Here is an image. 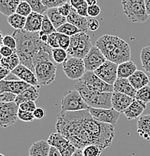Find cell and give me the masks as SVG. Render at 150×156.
I'll use <instances>...</instances> for the list:
<instances>
[{"label": "cell", "mask_w": 150, "mask_h": 156, "mask_svg": "<svg viewBox=\"0 0 150 156\" xmlns=\"http://www.w3.org/2000/svg\"><path fill=\"white\" fill-rule=\"evenodd\" d=\"M49 156H62V155H61V152H59L58 149H56V148L54 147V146H51V147H50Z\"/></svg>", "instance_id": "9f6ffc18"}, {"label": "cell", "mask_w": 150, "mask_h": 156, "mask_svg": "<svg viewBox=\"0 0 150 156\" xmlns=\"http://www.w3.org/2000/svg\"><path fill=\"white\" fill-rule=\"evenodd\" d=\"M0 156H5V155H3V154H0Z\"/></svg>", "instance_id": "6125c7cd"}, {"label": "cell", "mask_w": 150, "mask_h": 156, "mask_svg": "<svg viewBox=\"0 0 150 156\" xmlns=\"http://www.w3.org/2000/svg\"><path fill=\"white\" fill-rule=\"evenodd\" d=\"M92 47L90 35L86 32H81L70 37V44L67 51L71 56L84 58Z\"/></svg>", "instance_id": "5b68a950"}, {"label": "cell", "mask_w": 150, "mask_h": 156, "mask_svg": "<svg viewBox=\"0 0 150 156\" xmlns=\"http://www.w3.org/2000/svg\"><path fill=\"white\" fill-rule=\"evenodd\" d=\"M72 8V6L71 5L70 3L67 2V3H66V4L60 6L59 8H58V9L59 12H60L63 16L67 17V16L70 14Z\"/></svg>", "instance_id": "681fc988"}, {"label": "cell", "mask_w": 150, "mask_h": 156, "mask_svg": "<svg viewBox=\"0 0 150 156\" xmlns=\"http://www.w3.org/2000/svg\"><path fill=\"white\" fill-rule=\"evenodd\" d=\"M30 84L22 80H2L0 81V92H10L18 95L29 88Z\"/></svg>", "instance_id": "2e32d148"}, {"label": "cell", "mask_w": 150, "mask_h": 156, "mask_svg": "<svg viewBox=\"0 0 150 156\" xmlns=\"http://www.w3.org/2000/svg\"><path fill=\"white\" fill-rule=\"evenodd\" d=\"M135 99L140 101L145 104L150 102V87L149 85L141 88L137 91Z\"/></svg>", "instance_id": "d590c367"}, {"label": "cell", "mask_w": 150, "mask_h": 156, "mask_svg": "<svg viewBox=\"0 0 150 156\" xmlns=\"http://www.w3.org/2000/svg\"><path fill=\"white\" fill-rule=\"evenodd\" d=\"M84 156H100L103 150L96 145H88L82 149Z\"/></svg>", "instance_id": "ab89813d"}, {"label": "cell", "mask_w": 150, "mask_h": 156, "mask_svg": "<svg viewBox=\"0 0 150 156\" xmlns=\"http://www.w3.org/2000/svg\"><path fill=\"white\" fill-rule=\"evenodd\" d=\"M70 0H42L44 5L49 9H55L59 8L63 5L67 3Z\"/></svg>", "instance_id": "7bdbcfd3"}, {"label": "cell", "mask_w": 150, "mask_h": 156, "mask_svg": "<svg viewBox=\"0 0 150 156\" xmlns=\"http://www.w3.org/2000/svg\"><path fill=\"white\" fill-rule=\"evenodd\" d=\"M89 108L90 107L77 90L68 91L61 100V111H80Z\"/></svg>", "instance_id": "52a82bcc"}, {"label": "cell", "mask_w": 150, "mask_h": 156, "mask_svg": "<svg viewBox=\"0 0 150 156\" xmlns=\"http://www.w3.org/2000/svg\"><path fill=\"white\" fill-rule=\"evenodd\" d=\"M25 1L30 5L33 12L43 14L48 10L47 8L44 5L42 0H25Z\"/></svg>", "instance_id": "74e56055"}, {"label": "cell", "mask_w": 150, "mask_h": 156, "mask_svg": "<svg viewBox=\"0 0 150 156\" xmlns=\"http://www.w3.org/2000/svg\"><path fill=\"white\" fill-rule=\"evenodd\" d=\"M0 62H1V66L12 71L20 64V59L17 53L15 51L11 56L2 57Z\"/></svg>", "instance_id": "f546056e"}, {"label": "cell", "mask_w": 150, "mask_h": 156, "mask_svg": "<svg viewBox=\"0 0 150 156\" xmlns=\"http://www.w3.org/2000/svg\"><path fill=\"white\" fill-rule=\"evenodd\" d=\"M71 5L77 11L81 16L85 17H88V5L85 0H70Z\"/></svg>", "instance_id": "1f68e13d"}, {"label": "cell", "mask_w": 150, "mask_h": 156, "mask_svg": "<svg viewBox=\"0 0 150 156\" xmlns=\"http://www.w3.org/2000/svg\"><path fill=\"white\" fill-rule=\"evenodd\" d=\"M56 31H57V32H60V33L64 34V35H67L70 37L78 33V32H81L79 29L68 22L63 24L61 27L56 29Z\"/></svg>", "instance_id": "836d02e7"}, {"label": "cell", "mask_w": 150, "mask_h": 156, "mask_svg": "<svg viewBox=\"0 0 150 156\" xmlns=\"http://www.w3.org/2000/svg\"><path fill=\"white\" fill-rule=\"evenodd\" d=\"M146 104L135 99L128 108L124 112V114L128 120H133L140 117L142 113L146 109Z\"/></svg>", "instance_id": "7402d4cb"}, {"label": "cell", "mask_w": 150, "mask_h": 156, "mask_svg": "<svg viewBox=\"0 0 150 156\" xmlns=\"http://www.w3.org/2000/svg\"><path fill=\"white\" fill-rule=\"evenodd\" d=\"M135 98L125 94L114 92L111 97L112 108L118 111L119 113H124L127 108L132 105Z\"/></svg>", "instance_id": "ac0fdd59"}, {"label": "cell", "mask_w": 150, "mask_h": 156, "mask_svg": "<svg viewBox=\"0 0 150 156\" xmlns=\"http://www.w3.org/2000/svg\"><path fill=\"white\" fill-rule=\"evenodd\" d=\"M145 7H146V11L148 15H150V0H144Z\"/></svg>", "instance_id": "6f0895ef"}, {"label": "cell", "mask_w": 150, "mask_h": 156, "mask_svg": "<svg viewBox=\"0 0 150 156\" xmlns=\"http://www.w3.org/2000/svg\"><path fill=\"white\" fill-rule=\"evenodd\" d=\"M8 22L11 27L17 29H24L26 23V17L20 15L17 13H14L12 15L8 17Z\"/></svg>", "instance_id": "4dcf8cb0"}, {"label": "cell", "mask_w": 150, "mask_h": 156, "mask_svg": "<svg viewBox=\"0 0 150 156\" xmlns=\"http://www.w3.org/2000/svg\"><path fill=\"white\" fill-rule=\"evenodd\" d=\"M32 7L30 6V5L26 1H21L19 4L18 7H17V11L16 13L20 14V15L24 16V17H27L28 15L32 13Z\"/></svg>", "instance_id": "f35d334b"}, {"label": "cell", "mask_w": 150, "mask_h": 156, "mask_svg": "<svg viewBox=\"0 0 150 156\" xmlns=\"http://www.w3.org/2000/svg\"><path fill=\"white\" fill-rule=\"evenodd\" d=\"M67 22L75 26L77 28L79 29L81 32H86L87 33V32L89 31L88 27V20H87L86 17L81 16L73 7L71 9L70 14L67 16Z\"/></svg>", "instance_id": "44dd1931"}, {"label": "cell", "mask_w": 150, "mask_h": 156, "mask_svg": "<svg viewBox=\"0 0 150 156\" xmlns=\"http://www.w3.org/2000/svg\"><path fill=\"white\" fill-rule=\"evenodd\" d=\"M40 86L35 87V86H31L29 88L25 89L24 92L18 95L16 98L15 102L18 105L25 101H35L37 99L39 98L40 95Z\"/></svg>", "instance_id": "603a6c76"}, {"label": "cell", "mask_w": 150, "mask_h": 156, "mask_svg": "<svg viewBox=\"0 0 150 156\" xmlns=\"http://www.w3.org/2000/svg\"><path fill=\"white\" fill-rule=\"evenodd\" d=\"M88 27L89 31L94 32V31H96L99 28V22L96 19L91 18L88 20Z\"/></svg>", "instance_id": "816d5d0a"}, {"label": "cell", "mask_w": 150, "mask_h": 156, "mask_svg": "<svg viewBox=\"0 0 150 156\" xmlns=\"http://www.w3.org/2000/svg\"><path fill=\"white\" fill-rule=\"evenodd\" d=\"M88 5H96L97 3V0H85Z\"/></svg>", "instance_id": "94428289"}, {"label": "cell", "mask_w": 150, "mask_h": 156, "mask_svg": "<svg viewBox=\"0 0 150 156\" xmlns=\"http://www.w3.org/2000/svg\"><path fill=\"white\" fill-rule=\"evenodd\" d=\"M10 73H11L10 70L1 66L0 67V79H1V80H5V78L7 77Z\"/></svg>", "instance_id": "db71d44e"}, {"label": "cell", "mask_w": 150, "mask_h": 156, "mask_svg": "<svg viewBox=\"0 0 150 156\" xmlns=\"http://www.w3.org/2000/svg\"><path fill=\"white\" fill-rule=\"evenodd\" d=\"M130 83L136 90H139L141 88L149 84V78L147 74L140 70H137L131 77L128 78Z\"/></svg>", "instance_id": "cb8c5ba5"}, {"label": "cell", "mask_w": 150, "mask_h": 156, "mask_svg": "<svg viewBox=\"0 0 150 156\" xmlns=\"http://www.w3.org/2000/svg\"><path fill=\"white\" fill-rule=\"evenodd\" d=\"M19 107H20V109H21V110H22L32 112V113H33V112L35 110V109L37 108V106L35 101H25V102H23V103L20 104V105H19Z\"/></svg>", "instance_id": "bcb514c9"}, {"label": "cell", "mask_w": 150, "mask_h": 156, "mask_svg": "<svg viewBox=\"0 0 150 156\" xmlns=\"http://www.w3.org/2000/svg\"><path fill=\"white\" fill-rule=\"evenodd\" d=\"M19 105L14 102L2 103L0 102V126L2 128L15 124L18 119Z\"/></svg>", "instance_id": "9c48e42d"}, {"label": "cell", "mask_w": 150, "mask_h": 156, "mask_svg": "<svg viewBox=\"0 0 150 156\" xmlns=\"http://www.w3.org/2000/svg\"><path fill=\"white\" fill-rule=\"evenodd\" d=\"M46 15L51 20L52 23L55 27V28L57 29L58 28L61 27L63 24L66 23L67 22V17L63 16L62 14L59 12L58 8L55 9H49L46 11Z\"/></svg>", "instance_id": "83f0119b"}, {"label": "cell", "mask_w": 150, "mask_h": 156, "mask_svg": "<svg viewBox=\"0 0 150 156\" xmlns=\"http://www.w3.org/2000/svg\"><path fill=\"white\" fill-rule=\"evenodd\" d=\"M117 69H118V64L109 60H106L105 62L103 63L99 68H97L94 73L103 81L110 85H114L115 81L118 78Z\"/></svg>", "instance_id": "5bb4252c"}, {"label": "cell", "mask_w": 150, "mask_h": 156, "mask_svg": "<svg viewBox=\"0 0 150 156\" xmlns=\"http://www.w3.org/2000/svg\"><path fill=\"white\" fill-rule=\"evenodd\" d=\"M57 38L60 48L67 50L70 44V37L60 32H57Z\"/></svg>", "instance_id": "60d3db41"}, {"label": "cell", "mask_w": 150, "mask_h": 156, "mask_svg": "<svg viewBox=\"0 0 150 156\" xmlns=\"http://www.w3.org/2000/svg\"><path fill=\"white\" fill-rule=\"evenodd\" d=\"M18 119L22 122H33L35 119V116L32 112L25 111L19 108L18 111Z\"/></svg>", "instance_id": "ee69618b"}, {"label": "cell", "mask_w": 150, "mask_h": 156, "mask_svg": "<svg viewBox=\"0 0 150 156\" xmlns=\"http://www.w3.org/2000/svg\"><path fill=\"white\" fill-rule=\"evenodd\" d=\"M72 156H84L83 151H82V149H77V150L74 152V154Z\"/></svg>", "instance_id": "91938a15"}, {"label": "cell", "mask_w": 150, "mask_h": 156, "mask_svg": "<svg viewBox=\"0 0 150 156\" xmlns=\"http://www.w3.org/2000/svg\"><path fill=\"white\" fill-rule=\"evenodd\" d=\"M47 141L50 146L58 149L62 156H72L77 150V148L59 132L52 133Z\"/></svg>", "instance_id": "8fae6325"}, {"label": "cell", "mask_w": 150, "mask_h": 156, "mask_svg": "<svg viewBox=\"0 0 150 156\" xmlns=\"http://www.w3.org/2000/svg\"><path fill=\"white\" fill-rule=\"evenodd\" d=\"M96 46L102 52L107 60L120 65L131 58V48L125 41L117 35H105L96 41Z\"/></svg>", "instance_id": "3957f363"}, {"label": "cell", "mask_w": 150, "mask_h": 156, "mask_svg": "<svg viewBox=\"0 0 150 156\" xmlns=\"http://www.w3.org/2000/svg\"><path fill=\"white\" fill-rule=\"evenodd\" d=\"M137 66L134 62L127 61L118 65L117 75L120 78H126L128 79L135 71H137Z\"/></svg>", "instance_id": "4316f807"}, {"label": "cell", "mask_w": 150, "mask_h": 156, "mask_svg": "<svg viewBox=\"0 0 150 156\" xmlns=\"http://www.w3.org/2000/svg\"><path fill=\"white\" fill-rule=\"evenodd\" d=\"M3 45L8 47L14 50H17V41L13 35H5L3 37L1 41V46Z\"/></svg>", "instance_id": "b9f144b4"}, {"label": "cell", "mask_w": 150, "mask_h": 156, "mask_svg": "<svg viewBox=\"0 0 150 156\" xmlns=\"http://www.w3.org/2000/svg\"><path fill=\"white\" fill-rule=\"evenodd\" d=\"M50 144L48 141L39 140L34 143L28 150L29 156H49Z\"/></svg>", "instance_id": "d4e9b609"}, {"label": "cell", "mask_w": 150, "mask_h": 156, "mask_svg": "<svg viewBox=\"0 0 150 156\" xmlns=\"http://www.w3.org/2000/svg\"><path fill=\"white\" fill-rule=\"evenodd\" d=\"M55 128L57 132L69 140L77 149H83L87 146L92 145L84 126L83 110L61 111L58 115Z\"/></svg>", "instance_id": "6da1fadb"}, {"label": "cell", "mask_w": 150, "mask_h": 156, "mask_svg": "<svg viewBox=\"0 0 150 156\" xmlns=\"http://www.w3.org/2000/svg\"><path fill=\"white\" fill-rule=\"evenodd\" d=\"M44 15L37 12L31 13L26 17V23L24 29L32 32H39L41 30Z\"/></svg>", "instance_id": "d6986e66"}, {"label": "cell", "mask_w": 150, "mask_h": 156, "mask_svg": "<svg viewBox=\"0 0 150 156\" xmlns=\"http://www.w3.org/2000/svg\"><path fill=\"white\" fill-rule=\"evenodd\" d=\"M56 29L55 28V27L53 26V24L52 23L51 20L49 19V17H47V15H44V18H43V24H42L41 30L40 31V34H46V35H51V34L55 33L56 32Z\"/></svg>", "instance_id": "8d00e7d4"}, {"label": "cell", "mask_w": 150, "mask_h": 156, "mask_svg": "<svg viewBox=\"0 0 150 156\" xmlns=\"http://www.w3.org/2000/svg\"><path fill=\"white\" fill-rule=\"evenodd\" d=\"M20 2V0H0V11L9 17L16 13Z\"/></svg>", "instance_id": "f1b7e54d"}, {"label": "cell", "mask_w": 150, "mask_h": 156, "mask_svg": "<svg viewBox=\"0 0 150 156\" xmlns=\"http://www.w3.org/2000/svg\"><path fill=\"white\" fill-rule=\"evenodd\" d=\"M63 71L67 77L70 80H80L86 73L83 58L73 57L67 58L63 63Z\"/></svg>", "instance_id": "ba28073f"}, {"label": "cell", "mask_w": 150, "mask_h": 156, "mask_svg": "<svg viewBox=\"0 0 150 156\" xmlns=\"http://www.w3.org/2000/svg\"><path fill=\"white\" fill-rule=\"evenodd\" d=\"M33 113L35 118L38 120L42 119L46 115V112H45V110L43 107H37L35 111L33 112Z\"/></svg>", "instance_id": "f5cc1de1"}, {"label": "cell", "mask_w": 150, "mask_h": 156, "mask_svg": "<svg viewBox=\"0 0 150 156\" xmlns=\"http://www.w3.org/2000/svg\"><path fill=\"white\" fill-rule=\"evenodd\" d=\"M17 95L10 92H4L0 93V102L2 103H11L14 102L17 98Z\"/></svg>", "instance_id": "f6af8a7d"}, {"label": "cell", "mask_w": 150, "mask_h": 156, "mask_svg": "<svg viewBox=\"0 0 150 156\" xmlns=\"http://www.w3.org/2000/svg\"><path fill=\"white\" fill-rule=\"evenodd\" d=\"M17 41V50L20 64L29 68L35 72L36 56L47 44L40 38L39 32H32L25 29H16L12 34Z\"/></svg>", "instance_id": "7a4b0ae2"}, {"label": "cell", "mask_w": 150, "mask_h": 156, "mask_svg": "<svg viewBox=\"0 0 150 156\" xmlns=\"http://www.w3.org/2000/svg\"><path fill=\"white\" fill-rule=\"evenodd\" d=\"M113 86H114V92L125 94L134 98H135L137 91H138L132 87L128 79H126V78L118 77Z\"/></svg>", "instance_id": "ffe728a7"}, {"label": "cell", "mask_w": 150, "mask_h": 156, "mask_svg": "<svg viewBox=\"0 0 150 156\" xmlns=\"http://www.w3.org/2000/svg\"><path fill=\"white\" fill-rule=\"evenodd\" d=\"M46 44H47L50 48H60L58 44V38H57V32L49 35L47 43Z\"/></svg>", "instance_id": "7dc6e473"}, {"label": "cell", "mask_w": 150, "mask_h": 156, "mask_svg": "<svg viewBox=\"0 0 150 156\" xmlns=\"http://www.w3.org/2000/svg\"><path fill=\"white\" fill-rule=\"evenodd\" d=\"M20 1H25V0H20Z\"/></svg>", "instance_id": "be15d7a7"}, {"label": "cell", "mask_w": 150, "mask_h": 156, "mask_svg": "<svg viewBox=\"0 0 150 156\" xmlns=\"http://www.w3.org/2000/svg\"><path fill=\"white\" fill-rule=\"evenodd\" d=\"M88 16L91 17H96L99 16L101 13V9L97 4L93 5H89L88 7Z\"/></svg>", "instance_id": "c3c4849f"}, {"label": "cell", "mask_w": 150, "mask_h": 156, "mask_svg": "<svg viewBox=\"0 0 150 156\" xmlns=\"http://www.w3.org/2000/svg\"><path fill=\"white\" fill-rule=\"evenodd\" d=\"M67 51L64 49L58 48H52V57L57 64L64 63L67 59Z\"/></svg>", "instance_id": "e575fe53"}, {"label": "cell", "mask_w": 150, "mask_h": 156, "mask_svg": "<svg viewBox=\"0 0 150 156\" xmlns=\"http://www.w3.org/2000/svg\"><path fill=\"white\" fill-rule=\"evenodd\" d=\"M87 71H95L107 60L102 52L97 47H92L89 53L83 58Z\"/></svg>", "instance_id": "9a60e30c"}, {"label": "cell", "mask_w": 150, "mask_h": 156, "mask_svg": "<svg viewBox=\"0 0 150 156\" xmlns=\"http://www.w3.org/2000/svg\"><path fill=\"white\" fill-rule=\"evenodd\" d=\"M40 40L42 41L43 42H45V43H47L48 41V38H49V35H46V34H40Z\"/></svg>", "instance_id": "680465c9"}, {"label": "cell", "mask_w": 150, "mask_h": 156, "mask_svg": "<svg viewBox=\"0 0 150 156\" xmlns=\"http://www.w3.org/2000/svg\"><path fill=\"white\" fill-rule=\"evenodd\" d=\"M144 2V0H122V6L125 5H130L136 4V3L142 2Z\"/></svg>", "instance_id": "11a10c76"}, {"label": "cell", "mask_w": 150, "mask_h": 156, "mask_svg": "<svg viewBox=\"0 0 150 156\" xmlns=\"http://www.w3.org/2000/svg\"><path fill=\"white\" fill-rule=\"evenodd\" d=\"M137 126H138V134L143 137V139H146L147 140H150V114L144 115L138 118V122H137Z\"/></svg>", "instance_id": "484cf974"}, {"label": "cell", "mask_w": 150, "mask_h": 156, "mask_svg": "<svg viewBox=\"0 0 150 156\" xmlns=\"http://www.w3.org/2000/svg\"><path fill=\"white\" fill-rule=\"evenodd\" d=\"M11 74L18 77L20 80L25 81L27 83L35 87H38L39 83L37 79L36 74L29 68L20 64L15 69L11 71Z\"/></svg>", "instance_id": "e0dca14e"}, {"label": "cell", "mask_w": 150, "mask_h": 156, "mask_svg": "<svg viewBox=\"0 0 150 156\" xmlns=\"http://www.w3.org/2000/svg\"><path fill=\"white\" fill-rule=\"evenodd\" d=\"M75 89L79 92L88 106L93 108H112L111 97L113 92H102L91 90L78 80Z\"/></svg>", "instance_id": "277c9868"}, {"label": "cell", "mask_w": 150, "mask_h": 156, "mask_svg": "<svg viewBox=\"0 0 150 156\" xmlns=\"http://www.w3.org/2000/svg\"><path fill=\"white\" fill-rule=\"evenodd\" d=\"M79 80L91 90L102 92H114V86L100 79L94 71H86Z\"/></svg>", "instance_id": "30bf717a"}, {"label": "cell", "mask_w": 150, "mask_h": 156, "mask_svg": "<svg viewBox=\"0 0 150 156\" xmlns=\"http://www.w3.org/2000/svg\"><path fill=\"white\" fill-rule=\"evenodd\" d=\"M122 9L125 15L132 23H143L146 22L149 17V15L146 13L144 2L130 5L122 6Z\"/></svg>", "instance_id": "7c38bea8"}, {"label": "cell", "mask_w": 150, "mask_h": 156, "mask_svg": "<svg viewBox=\"0 0 150 156\" xmlns=\"http://www.w3.org/2000/svg\"><path fill=\"white\" fill-rule=\"evenodd\" d=\"M140 61L142 67L150 73V46L144 47L140 52Z\"/></svg>", "instance_id": "d6a6232c"}, {"label": "cell", "mask_w": 150, "mask_h": 156, "mask_svg": "<svg viewBox=\"0 0 150 156\" xmlns=\"http://www.w3.org/2000/svg\"><path fill=\"white\" fill-rule=\"evenodd\" d=\"M57 63L54 60H42L35 66V73L40 85L47 86L53 83L56 77Z\"/></svg>", "instance_id": "8992f818"}, {"label": "cell", "mask_w": 150, "mask_h": 156, "mask_svg": "<svg viewBox=\"0 0 150 156\" xmlns=\"http://www.w3.org/2000/svg\"><path fill=\"white\" fill-rule=\"evenodd\" d=\"M89 111L92 116L97 121L114 126L120 119V113L114 108H93L90 107Z\"/></svg>", "instance_id": "4fadbf2b"}, {"label": "cell", "mask_w": 150, "mask_h": 156, "mask_svg": "<svg viewBox=\"0 0 150 156\" xmlns=\"http://www.w3.org/2000/svg\"><path fill=\"white\" fill-rule=\"evenodd\" d=\"M15 51L16 50H12L11 48L7 46H5V45L1 46V48H0V53L2 55V57H8V56H11Z\"/></svg>", "instance_id": "f907efd6"}]
</instances>
